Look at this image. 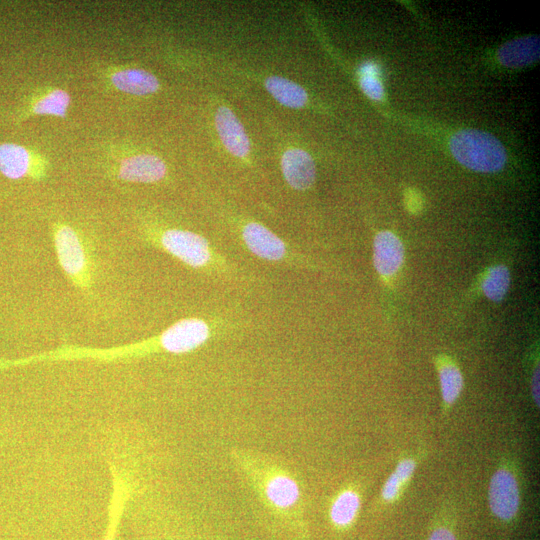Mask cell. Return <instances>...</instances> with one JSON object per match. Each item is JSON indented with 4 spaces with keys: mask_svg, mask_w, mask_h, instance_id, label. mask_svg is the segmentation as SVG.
Here are the masks:
<instances>
[{
    "mask_svg": "<svg viewBox=\"0 0 540 540\" xmlns=\"http://www.w3.org/2000/svg\"><path fill=\"white\" fill-rule=\"evenodd\" d=\"M217 332L212 322L201 317L182 318L160 333L146 339L108 348L66 344L25 358L1 361L0 369L57 361H94L111 363L134 360L156 354H186L208 343Z\"/></svg>",
    "mask_w": 540,
    "mask_h": 540,
    "instance_id": "1",
    "label": "cell"
},
{
    "mask_svg": "<svg viewBox=\"0 0 540 540\" xmlns=\"http://www.w3.org/2000/svg\"><path fill=\"white\" fill-rule=\"evenodd\" d=\"M230 457L262 505L275 517L296 526L303 505L296 473L278 458L255 450L234 448Z\"/></svg>",
    "mask_w": 540,
    "mask_h": 540,
    "instance_id": "2",
    "label": "cell"
},
{
    "mask_svg": "<svg viewBox=\"0 0 540 540\" xmlns=\"http://www.w3.org/2000/svg\"><path fill=\"white\" fill-rule=\"evenodd\" d=\"M143 236L148 245L197 272L246 286L262 284L260 279L230 262L206 237L197 232L167 226L146 229Z\"/></svg>",
    "mask_w": 540,
    "mask_h": 540,
    "instance_id": "3",
    "label": "cell"
},
{
    "mask_svg": "<svg viewBox=\"0 0 540 540\" xmlns=\"http://www.w3.org/2000/svg\"><path fill=\"white\" fill-rule=\"evenodd\" d=\"M55 254L68 281L78 290L89 292L94 284V264L88 244L72 226L63 223L52 227Z\"/></svg>",
    "mask_w": 540,
    "mask_h": 540,
    "instance_id": "4",
    "label": "cell"
},
{
    "mask_svg": "<svg viewBox=\"0 0 540 540\" xmlns=\"http://www.w3.org/2000/svg\"><path fill=\"white\" fill-rule=\"evenodd\" d=\"M449 147L460 164L477 172H497L507 161L502 143L482 130L464 129L456 132L450 139Z\"/></svg>",
    "mask_w": 540,
    "mask_h": 540,
    "instance_id": "5",
    "label": "cell"
},
{
    "mask_svg": "<svg viewBox=\"0 0 540 540\" xmlns=\"http://www.w3.org/2000/svg\"><path fill=\"white\" fill-rule=\"evenodd\" d=\"M240 245L256 258L290 268L309 266V260L296 248L269 228L256 221H247L239 228Z\"/></svg>",
    "mask_w": 540,
    "mask_h": 540,
    "instance_id": "6",
    "label": "cell"
},
{
    "mask_svg": "<svg viewBox=\"0 0 540 540\" xmlns=\"http://www.w3.org/2000/svg\"><path fill=\"white\" fill-rule=\"evenodd\" d=\"M120 463L111 462V495L108 504L107 525L100 540H117L122 516L134 490L132 472Z\"/></svg>",
    "mask_w": 540,
    "mask_h": 540,
    "instance_id": "7",
    "label": "cell"
},
{
    "mask_svg": "<svg viewBox=\"0 0 540 540\" xmlns=\"http://www.w3.org/2000/svg\"><path fill=\"white\" fill-rule=\"evenodd\" d=\"M488 501L492 513L500 520H512L520 505V493L516 478L505 469H499L491 477Z\"/></svg>",
    "mask_w": 540,
    "mask_h": 540,
    "instance_id": "8",
    "label": "cell"
},
{
    "mask_svg": "<svg viewBox=\"0 0 540 540\" xmlns=\"http://www.w3.org/2000/svg\"><path fill=\"white\" fill-rule=\"evenodd\" d=\"M373 260L377 272L382 276H392L404 260L401 240L390 231H381L374 238Z\"/></svg>",
    "mask_w": 540,
    "mask_h": 540,
    "instance_id": "9",
    "label": "cell"
},
{
    "mask_svg": "<svg viewBox=\"0 0 540 540\" xmlns=\"http://www.w3.org/2000/svg\"><path fill=\"white\" fill-rule=\"evenodd\" d=\"M166 174L165 163L157 156L141 154L124 159L118 170V178L129 182L153 183Z\"/></svg>",
    "mask_w": 540,
    "mask_h": 540,
    "instance_id": "10",
    "label": "cell"
},
{
    "mask_svg": "<svg viewBox=\"0 0 540 540\" xmlns=\"http://www.w3.org/2000/svg\"><path fill=\"white\" fill-rule=\"evenodd\" d=\"M281 167L285 180L295 190H307L315 181L314 161L304 150H287L282 157Z\"/></svg>",
    "mask_w": 540,
    "mask_h": 540,
    "instance_id": "11",
    "label": "cell"
},
{
    "mask_svg": "<svg viewBox=\"0 0 540 540\" xmlns=\"http://www.w3.org/2000/svg\"><path fill=\"white\" fill-rule=\"evenodd\" d=\"M215 123L218 134L230 153L238 157L248 154V137L241 122L229 108L225 106L218 108Z\"/></svg>",
    "mask_w": 540,
    "mask_h": 540,
    "instance_id": "12",
    "label": "cell"
},
{
    "mask_svg": "<svg viewBox=\"0 0 540 540\" xmlns=\"http://www.w3.org/2000/svg\"><path fill=\"white\" fill-rule=\"evenodd\" d=\"M540 40L537 36H525L504 43L497 52L499 62L509 68L530 65L539 59Z\"/></svg>",
    "mask_w": 540,
    "mask_h": 540,
    "instance_id": "13",
    "label": "cell"
},
{
    "mask_svg": "<svg viewBox=\"0 0 540 540\" xmlns=\"http://www.w3.org/2000/svg\"><path fill=\"white\" fill-rule=\"evenodd\" d=\"M0 172L8 179L37 177L30 152L15 143L0 144Z\"/></svg>",
    "mask_w": 540,
    "mask_h": 540,
    "instance_id": "14",
    "label": "cell"
},
{
    "mask_svg": "<svg viewBox=\"0 0 540 540\" xmlns=\"http://www.w3.org/2000/svg\"><path fill=\"white\" fill-rule=\"evenodd\" d=\"M360 496L352 488L341 490L329 507V520L338 530L348 529L355 521L360 509Z\"/></svg>",
    "mask_w": 540,
    "mask_h": 540,
    "instance_id": "15",
    "label": "cell"
},
{
    "mask_svg": "<svg viewBox=\"0 0 540 540\" xmlns=\"http://www.w3.org/2000/svg\"><path fill=\"white\" fill-rule=\"evenodd\" d=\"M112 83L120 91L145 95L154 93L159 88L158 79L151 73L142 69H125L112 75Z\"/></svg>",
    "mask_w": 540,
    "mask_h": 540,
    "instance_id": "16",
    "label": "cell"
},
{
    "mask_svg": "<svg viewBox=\"0 0 540 540\" xmlns=\"http://www.w3.org/2000/svg\"><path fill=\"white\" fill-rule=\"evenodd\" d=\"M265 85L272 96L287 107L300 108L307 101L305 90L288 79L272 76L266 80Z\"/></svg>",
    "mask_w": 540,
    "mask_h": 540,
    "instance_id": "17",
    "label": "cell"
},
{
    "mask_svg": "<svg viewBox=\"0 0 540 540\" xmlns=\"http://www.w3.org/2000/svg\"><path fill=\"white\" fill-rule=\"evenodd\" d=\"M510 286V272L504 265L491 267L482 281V290L487 298L501 301Z\"/></svg>",
    "mask_w": 540,
    "mask_h": 540,
    "instance_id": "18",
    "label": "cell"
},
{
    "mask_svg": "<svg viewBox=\"0 0 540 540\" xmlns=\"http://www.w3.org/2000/svg\"><path fill=\"white\" fill-rule=\"evenodd\" d=\"M441 394L447 405L453 404L463 388V377L454 365H444L439 369Z\"/></svg>",
    "mask_w": 540,
    "mask_h": 540,
    "instance_id": "19",
    "label": "cell"
},
{
    "mask_svg": "<svg viewBox=\"0 0 540 540\" xmlns=\"http://www.w3.org/2000/svg\"><path fill=\"white\" fill-rule=\"evenodd\" d=\"M69 103V94L64 90L56 89L37 101L32 110L36 114L64 117Z\"/></svg>",
    "mask_w": 540,
    "mask_h": 540,
    "instance_id": "20",
    "label": "cell"
},
{
    "mask_svg": "<svg viewBox=\"0 0 540 540\" xmlns=\"http://www.w3.org/2000/svg\"><path fill=\"white\" fill-rule=\"evenodd\" d=\"M363 92L372 100L379 101L383 98L384 90L381 82L374 76H363L360 80Z\"/></svg>",
    "mask_w": 540,
    "mask_h": 540,
    "instance_id": "21",
    "label": "cell"
},
{
    "mask_svg": "<svg viewBox=\"0 0 540 540\" xmlns=\"http://www.w3.org/2000/svg\"><path fill=\"white\" fill-rule=\"evenodd\" d=\"M400 485H401V480L394 472L393 474L389 476V478L387 479L383 487V490H382L383 498L387 501L393 500L399 492Z\"/></svg>",
    "mask_w": 540,
    "mask_h": 540,
    "instance_id": "22",
    "label": "cell"
},
{
    "mask_svg": "<svg viewBox=\"0 0 540 540\" xmlns=\"http://www.w3.org/2000/svg\"><path fill=\"white\" fill-rule=\"evenodd\" d=\"M416 463L412 459H404L400 461L396 467L395 473L401 482L407 481L413 474Z\"/></svg>",
    "mask_w": 540,
    "mask_h": 540,
    "instance_id": "23",
    "label": "cell"
},
{
    "mask_svg": "<svg viewBox=\"0 0 540 540\" xmlns=\"http://www.w3.org/2000/svg\"><path fill=\"white\" fill-rule=\"evenodd\" d=\"M428 540H456V537L449 528L437 527L430 533Z\"/></svg>",
    "mask_w": 540,
    "mask_h": 540,
    "instance_id": "24",
    "label": "cell"
},
{
    "mask_svg": "<svg viewBox=\"0 0 540 540\" xmlns=\"http://www.w3.org/2000/svg\"><path fill=\"white\" fill-rule=\"evenodd\" d=\"M532 396L535 404L539 406V367H537L533 373L531 381Z\"/></svg>",
    "mask_w": 540,
    "mask_h": 540,
    "instance_id": "25",
    "label": "cell"
},
{
    "mask_svg": "<svg viewBox=\"0 0 540 540\" xmlns=\"http://www.w3.org/2000/svg\"><path fill=\"white\" fill-rule=\"evenodd\" d=\"M406 204L409 210L417 211L421 208V199L415 192H409L406 196Z\"/></svg>",
    "mask_w": 540,
    "mask_h": 540,
    "instance_id": "26",
    "label": "cell"
}]
</instances>
